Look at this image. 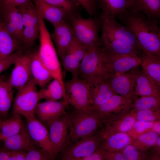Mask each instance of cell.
I'll list each match as a JSON object with an SVG mask.
<instances>
[{
  "label": "cell",
  "mask_w": 160,
  "mask_h": 160,
  "mask_svg": "<svg viewBox=\"0 0 160 160\" xmlns=\"http://www.w3.org/2000/svg\"><path fill=\"white\" fill-rule=\"evenodd\" d=\"M122 24L133 34L142 50L160 57V29L159 23L142 13L126 10L116 15Z\"/></svg>",
  "instance_id": "obj_1"
},
{
  "label": "cell",
  "mask_w": 160,
  "mask_h": 160,
  "mask_svg": "<svg viewBox=\"0 0 160 160\" xmlns=\"http://www.w3.org/2000/svg\"><path fill=\"white\" fill-rule=\"evenodd\" d=\"M101 43L87 48L80 62L79 76L88 84L99 78L106 79L113 73Z\"/></svg>",
  "instance_id": "obj_2"
},
{
  "label": "cell",
  "mask_w": 160,
  "mask_h": 160,
  "mask_svg": "<svg viewBox=\"0 0 160 160\" xmlns=\"http://www.w3.org/2000/svg\"><path fill=\"white\" fill-rule=\"evenodd\" d=\"M103 116L96 110L86 111L75 109L69 114V145L99 132L103 128Z\"/></svg>",
  "instance_id": "obj_3"
},
{
  "label": "cell",
  "mask_w": 160,
  "mask_h": 160,
  "mask_svg": "<svg viewBox=\"0 0 160 160\" xmlns=\"http://www.w3.org/2000/svg\"><path fill=\"white\" fill-rule=\"evenodd\" d=\"M39 47L38 50L41 61L54 79L57 80L65 90L60 63L56 50L44 20L39 13Z\"/></svg>",
  "instance_id": "obj_4"
},
{
  "label": "cell",
  "mask_w": 160,
  "mask_h": 160,
  "mask_svg": "<svg viewBox=\"0 0 160 160\" xmlns=\"http://www.w3.org/2000/svg\"><path fill=\"white\" fill-rule=\"evenodd\" d=\"M66 19L76 38L87 49L100 43L98 34L100 26L97 18H84L78 11L68 13Z\"/></svg>",
  "instance_id": "obj_5"
},
{
  "label": "cell",
  "mask_w": 160,
  "mask_h": 160,
  "mask_svg": "<svg viewBox=\"0 0 160 160\" xmlns=\"http://www.w3.org/2000/svg\"><path fill=\"white\" fill-rule=\"evenodd\" d=\"M100 23L102 40H116L123 41L142 50L135 36L129 29L119 23L115 16L104 12L97 18Z\"/></svg>",
  "instance_id": "obj_6"
},
{
  "label": "cell",
  "mask_w": 160,
  "mask_h": 160,
  "mask_svg": "<svg viewBox=\"0 0 160 160\" xmlns=\"http://www.w3.org/2000/svg\"><path fill=\"white\" fill-rule=\"evenodd\" d=\"M69 104L76 109L91 111L95 110L89 84L79 76L64 82Z\"/></svg>",
  "instance_id": "obj_7"
},
{
  "label": "cell",
  "mask_w": 160,
  "mask_h": 160,
  "mask_svg": "<svg viewBox=\"0 0 160 160\" xmlns=\"http://www.w3.org/2000/svg\"><path fill=\"white\" fill-rule=\"evenodd\" d=\"M36 85L31 77L25 86L17 90L14 100L12 116L18 114L26 119L35 116V109L41 100Z\"/></svg>",
  "instance_id": "obj_8"
},
{
  "label": "cell",
  "mask_w": 160,
  "mask_h": 160,
  "mask_svg": "<svg viewBox=\"0 0 160 160\" xmlns=\"http://www.w3.org/2000/svg\"><path fill=\"white\" fill-rule=\"evenodd\" d=\"M104 138L101 130L82 138L60 153L61 160H81L99 148Z\"/></svg>",
  "instance_id": "obj_9"
},
{
  "label": "cell",
  "mask_w": 160,
  "mask_h": 160,
  "mask_svg": "<svg viewBox=\"0 0 160 160\" xmlns=\"http://www.w3.org/2000/svg\"><path fill=\"white\" fill-rule=\"evenodd\" d=\"M69 114L55 120L49 125V134L54 157L69 145Z\"/></svg>",
  "instance_id": "obj_10"
},
{
  "label": "cell",
  "mask_w": 160,
  "mask_h": 160,
  "mask_svg": "<svg viewBox=\"0 0 160 160\" xmlns=\"http://www.w3.org/2000/svg\"><path fill=\"white\" fill-rule=\"evenodd\" d=\"M0 22L21 48L24 26L21 15L17 8L0 5Z\"/></svg>",
  "instance_id": "obj_11"
},
{
  "label": "cell",
  "mask_w": 160,
  "mask_h": 160,
  "mask_svg": "<svg viewBox=\"0 0 160 160\" xmlns=\"http://www.w3.org/2000/svg\"><path fill=\"white\" fill-rule=\"evenodd\" d=\"M133 100L116 94L104 104L95 108L105 121L124 115L132 109Z\"/></svg>",
  "instance_id": "obj_12"
},
{
  "label": "cell",
  "mask_w": 160,
  "mask_h": 160,
  "mask_svg": "<svg viewBox=\"0 0 160 160\" xmlns=\"http://www.w3.org/2000/svg\"><path fill=\"white\" fill-rule=\"evenodd\" d=\"M68 102L60 101H46L38 103L34 111L36 118L45 126H48L53 121L67 114L65 109Z\"/></svg>",
  "instance_id": "obj_13"
},
{
  "label": "cell",
  "mask_w": 160,
  "mask_h": 160,
  "mask_svg": "<svg viewBox=\"0 0 160 160\" xmlns=\"http://www.w3.org/2000/svg\"><path fill=\"white\" fill-rule=\"evenodd\" d=\"M31 52H21L15 62L14 67L7 81L13 88L18 89L25 86L31 78Z\"/></svg>",
  "instance_id": "obj_14"
},
{
  "label": "cell",
  "mask_w": 160,
  "mask_h": 160,
  "mask_svg": "<svg viewBox=\"0 0 160 160\" xmlns=\"http://www.w3.org/2000/svg\"><path fill=\"white\" fill-rule=\"evenodd\" d=\"M53 26L54 31L50 35L61 61L70 44L75 37V35L71 25L67 19Z\"/></svg>",
  "instance_id": "obj_15"
},
{
  "label": "cell",
  "mask_w": 160,
  "mask_h": 160,
  "mask_svg": "<svg viewBox=\"0 0 160 160\" xmlns=\"http://www.w3.org/2000/svg\"><path fill=\"white\" fill-rule=\"evenodd\" d=\"M29 134L36 145L47 152L54 159L49 132L46 126L34 116L26 119Z\"/></svg>",
  "instance_id": "obj_16"
},
{
  "label": "cell",
  "mask_w": 160,
  "mask_h": 160,
  "mask_svg": "<svg viewBox=\"0 0 160 160\" xmlns=\"http://www.w3.org/2000/svg\"><path fill=\"white\" fill-rule=\"evenodd\" d=\"M106 79L118 94L133 100L135 82L132 73L113 72Z\"/></svg>",
  "instance_id": "obj_17"
},
{
  "label": "cell",
  "mask_w": 160,
  "mask_h": 160,
  "mask_svg": "<svg viewBox=\"0 0 160 160\" xmlns=\"http://www.w3.org/2000/svg\"><path fill=\"white\" fill-rule=\"evenodd\" d=\"M136 113L132 110L122 116L105 121L101 132L104 137L115 133H127L136 121Z\"/></svg>",
  "instance_id": "obj_18"
},
{
  "label": "cell",
  "mask_w": 160,
  "mask_h": 160,
  "mask_svg": "<svg viewBox=\"0 0 160 160\" xmlns=\"http://www.w3.org/2000/svg\"><path fill=\"white\" fill-rule=\"evenodd\" d=\"M135 80L134 100L139 96L160 97V87L143 70L132 73Z\"/></svg>",
  "instance_id": "obj_19"
},
{
  "label": "cell",
  "mask_w": 160,
  "mask_h": 160,
  "mask_svg": "<svg viewBox=\"0 0 160 160\" xmlns=\"http://www.w3.org/2000/svg\"><path fill=\"white\" fill-rule=\"evenodd\" d=\"M89 84L95 109L105 103L112 95L117 94L105 78L96 79Z\"/></svg>",
  "instance_id": "obj_20"
},
{
  "label": "cell",
  "mask_w": 160,
  "mask_h": 160,
  "mask_svg": "<svg viewBox=\"0 0 160 160\" xmlns=\"http://www.w3.org/2000/svg\"><path fill=\"white\" fill-rule=\"evenodd\" d=\"M3 140L4 147L10 151L27 152L32 149L39 148L31 138L26 125L24 124L19 132Z\"/></svg>",
  "instance_id": "obj_21"
},
{
  "label": "cell",
  "mask_w": 160,
  "mask_h": 160,
  "mask_svg": "<svg viewBox=\"0 0 160 160\" xmlns=\"http://www.w3.org/2000/svg\"><path fill=\"white\" fill-rule=\"evenodd\" d=\"M40 16L53 26L66 20L68 12L63 8L50 4L43 0H33Z\"/></svg>",
  "instance_id": "obj_22"
},
{
  "label": "cell",
  "mask_w": 160,
  "mask_h": 160,
  "mask_svg": "<svg viewBox=\"0 0 160 160\" xmlns=\"http://www.w3.org/2000/svg\"><path fill=\"white\" fill-rule=\"evenodd\" d=\"M30 56L31 78L36 85L42 88L44 87L54 78L40 59L38 50L31 52Z\"/></svg>",
  "instance_id": "obj_23"
},
{
  "label": "cell",
  "mask_w": 160,
  "mask_h": 160,
  "mask_svg": "<svg viewBox=\"0 0 160 160\" xmlns=\"http://www.w3.org/2000/svg\"><path fill=\"white\" fill-rule=\"evenodd\" d=\"M143 13L159 23L160 0H129L127 9Z\"/></svg>",
  "instance_id": "obj_24"
},
{
  "label": "cell",
  "mask_w": 160,
  "mask_h": 160,
  "mask_svg": "<svg viewBox=\"0 0 160 160\" xmlns=\"http://www.w3.org/2000/svg\"><path fill=\"white\" fill-rule=\"evenodd\" d=\"M105 52L113 72L126 73L141 64V57L128 55H117Z\"/></svg>",
  "instance_id": "obj_25"
},
{
  "label": "cell",
  "mask_w": 160,
  "mask_h": 160,
  "mask_svg": "<svg viewBox=\"0 0 160 160\" xmlns=\"http://www.w3.org/2000/svg\"><path fill=\"white\" fill-rule=\"evenodd\" d=\"M16 7L21 15L24 30H39L38 13L35 5L32 3L31 0H29Z\"/></svg>",
  "instance_id": "obj_26"
},
{
  "label": "cell",
  "mask_w": 160,
  "mask_h": 160,
  "mask_svg": "<svg viewBox=\"0 0 160 160\" xmlns=\"http://www.w3.org/2000/svg\"><path fill=\"white\" fill-rule=\"evenodd\" d=\"M100 41L102 46L108 53L117 55L141 56L142 51L141 50L123 41L116 40L100 39Z\"/></svg>",
  "instance_id": "obj_27"
},
{
  "label": "cell",
  "mask_w": 160,
  "mask_h": 160,
  "mask_svg": "<svg viewBox=\"0 0 160 160\" xmlns=\"http://www.w3.org/2000/svg\"><path fill=\"white\" fill-rule=\"evenodd\" d=\"M133 140L127 133L120 132L104 137L100 147L106 151H117L122 150Z\"/></svg>",
  "instance_id": "obj_28"
},
{
  "label": "cell",
  "mask_w": 160,
  "mask_h": 160,
  "mask_svg": "<svg viewBox=\"0 0 160 160\" xmlns=\"http://www.w3.org/2000/svg\"><path fill=\"white\" fill-rule=\"evenodd\" d=\"M141 57L143 69L160 87V57L142 51Z\"/></svg>",
  "instance_id": "obj_29"
},
{
  "label": "cell",
  "mask_w": 160,
  "mask_h": 160,
  "mask_svg": "<svg viewBox=\"0 0 160 160\" xmlns=\"http://www.w3.org/2000/svg\"><path fill=\"white\" fill-rule=\"evenodd\" d=\"M20 49L19 45L0 22V60L8 58Z\"/></svg>",
  "instance_id": "obj_30"
},
{
  "label": "cell",
  "mask_w": 160,
  "mask_h": 160,
  "mask_svg": "<svg viewBox=\"0 0 160 160\" xmlns=\"http://www.w3.org/2000/svg\"><path fill=\"white\" fill-rule=\"evenodd\" d=\"M39 92L41 100L44 99L46 101H54L63 99L68 102L65 90L56 79H54L46 86L42 87Z\"/></svg>",
  "instance_id": "obj_31"
},
{
  "label": "cell",
  "mask_w": 160,
  "mask_h": 160,
  "mask_svg": "<svg viewBox=\"0 0 160 160\" xmlns=\"http://www.w3.org/2000/svg\"><path fill=\"white\" fill-rule=\"evenodd\" d=\"M13 88L0 76V119L8 115L13 100Z\"/></svg>",
  "instance_id": "obj_32"
},
{
  "label": "cell",
  "mask_w": 160,
  "mask_h": 160,
  "mask_svg": "<svg viewBox=\"0 0 160 160\" xmlns=\"http://www.w3.org/2000/svg\"><path fill=\"white\" fill-rule=\"evenodd\" d=\"M21 115L15 114L9 118L0 121V130L3 140L19 132L23 127V123Z\"/></svg>",
  "instance_id": "obj_33"
},
{
  "label": "cell",
  "mask_w": 160,
  "mask_h": 160,
  "mask_svg": "<svg viewBox=\"0 0 160 160\" xmlns=\"http://www.w3.org/2000/svg\"><path fill=\"white\" fill-rule=\"evenodd\" d=\"M129 0H95L102 12L116 16L127 9Z\"/></svg>",
  "instance_id": "obj_34"
},
{
  "label": "cell",
  "mask_w": 160,
  "mask_h": 160,
  "mask_svg": "<svg viewBox=\"0 0 160 160\" xmlns=\"http://www.w3.org/2000/svg\"><path fill=\"white\" fill-rule=\"evenodd\" d=\"M160 109V97L150 96H140L134 100L132 110L137 112L145 109Z\"/></svg>",
  "instance_id": "obj_35"
},
{
  "label": "cell",
  "mask_w": 160,
  "mask_h": 160,
  "mask_svg": "<svg viewBox=\"0 0 160 160\" xmlns=\"http://www.w3.org/2000/svg\"><path fill=\"white\" fill-rule=\"evenodd\" d=\"M159 136L157 133L150 131L133 139L131 144L141 152L151 148Z\"/></svg>",
  "instance_id": "obj_36"
},
{
  "label": "cell",
  "mask_w": 160,
  "mask_h": 160,
  "mask_svg": "<svg viewBox=\"0 0 160 160\" xmlns=\"http://www.w3.org/2000/svg\"><path fill=\"white\" fill-rule=\"evenodd\" d=\"M156 122L136 121L131 130L127 133L132 139H135L140 135L151 131Z\"/></svg>",
  "instance_id": "obj_37"
},
{
  "label": "cell",
  "mask_w": 160,
  "mask_h": 160,
  "mask_svg": "<svg viewBox=\"0 0 160 160\" xmlns=\"http://www.w3.org/2000/svg\"><path fill=\"white\" fill-rule=\"evenodd\" d=\"M61 61L64 68L71 74L72 77L79 76L80 62L72 55L66 52Z\"/></svg>",
  "instance_id": "obj_38"
},
{
  "label": "cell",
  "mask_w": 160,
  "mask_h": 160,
  "mask_svg": "<svg viewBox=\"0 0 160 160\" xmlns=\"http://www.w3.org/2000/svg\"><path fill=\"white\" fill-rule=\"evenodd\" d=\"M136 113V121L148 122L160 121V109L142 110Z\"/></svg>",
  "instance_id": "obj_39"
},
{
  "label": "cell",
  "mask_w": 160,
  "mask_h": 160,
  "mask_svg": "<svg viewBox=\"0 0 160 160\" xmlns=\"http://www.w3.org/2000/svg\"><path fill=\"white\" fill-rule=\"evenodd\" d=\"M87 50V48L75 37L70 44L66 52L72 55L77 60L81 62Z\"/></svg>",
  "instance_id": "obj_40"
},
{
  "label": "cell",
  "mask_w": 160,
  "mask_h": 160,
  "mask_svg": "<svg viewBox=\"0 0 160 160\" xmlns=\"http://www.w3.org/2000/svg\"><path fill=\"white\" fill-rule=\"evenodd\" d=\"M46 2L65 9L68 13L78 11L80 5L75 0H43Z\"/></svg>",
  "instance_id": "obj_41"
},
{
  "label": "cell",
  "mask_w": 160,
  "mask_h": 160,
  "mask_svg": "<svg viewBox=\"0 0 160 160\" xmlns=\"http://www.w3.org/2000/svg\"><path fill=\"white\" fill-rule=\"evenodd\" d=\"M54 159L46 151L37 148L26 152L25 160H51Z\"/></svg>",
  "instance_id": "obj_42"
},
{
  "label": "cell",
  "mask_w": 160,
  "mask_h": 160,
  "mask_svg": "<svg viewBox=\"0 0 160 160\" xmlns=\"http://www.w3.org/2000/svg\"><path fill=\"white\" fill-rule=\"evenodd\" d=\"M126 160H143L141 152L131 144H129L122 149Z\"/></svg>",
  "instance_id": "obj_43"
},
{
  "label": "cell",
  "mask_w": 160,
  "mask_h": 160,
  "mask_svg": "<svg viewBox=\"0 0 160 160\" xmlns=\"http://www.w3.org/2000/svg\"><path fill=\"white\" fill-rule=\"evenodd\" d=\"M89 14L96 15L97 12L95 0H75Z\"/></svg>",
  "instance_id": "obj_44"
},
{
  "label": "cell",
  "mask_w": 160,
  "mask_h": 160,
  "mask_svg": "<svg viewBox=\"0 0 160 160\" xmlns=\"http://www.w3.org/2000/svg\"><path fill=\"white\" fill-rule=\"evenodd\" d=\"M21 49H20L8 58L3 60H0V76L1 74L4 71L14 65L17 58L21 52Z\"/></svg>",
  "instance_id": "obj_45"
},
{
  "label": "cell",
  "mask_w": 160,
  "mask_h": 160,
  "mask_svg": "<svg viewBox=\"0 0 160 160\" xmlns=\"http://www.w3.org/2000/svg\"><path fill=\"white\" fill-rule=\"evenodd\" d=\"M103 150L104 160H126L122 150L112 151Z\"/></svg>",
  "instance_id": "obj_46"
},
{
  "label": "cell",
  "mask_w": 160,
  "mask_h": 160,
  "mask_svg": "<svg viewBox=\"0 0 160 160\" xmlns=\"http://www.w3.org/2000/svg\"><path fill=\"white\" fill-rule=\"evenodd\" d=\"M143 160H160V154L152 147L141 152Z\"/></svg>",
  "instance_id": "obj_47"
},
{
  "label": "cell",
  "mask_w": 160,
  "mask_h": 160,
  "mask_svg": "<svg viewBox=\"0 0 160 160\" xmlns=\"http://www.w3.org/2000/svg\"><path fill=\"white\" fill-rule=\"evenodd\" d=\"M81 160H104L103 150L100 148L89 155Z\"/></svg>",
  "instance_id": "obj_48"
},
{
  "label": "cell",
  "mask_w": 160,
  "mask_h": 160,
  "mask_svg": "<svg viewBox=\"0 0 160 160\" xmlns=\"http://www.w3.org/2000/svg\"><path fill=\"white\" fill-rule=\"evenodd\" d=\"M29 0H1L0 5L9 7H17Z\"/></svg>",
  "instance_id": "obj_49"
},
{
  "label": "cell",
  "mask_w": 160,
  "mask_h": 160,
  "mask_svg": "<svg viewBox=\"0 0 160 160\" xmlns=\"http://www.w3.org/2000/svg\"><path fill=\"white\" fill-rule=\"evenodd\" d=\"M26 152L19 151H11L9 160H25Z\"/></svg>",
  "instance_id": "obj_50"
},
{
  "label": "cell",
  "mask_w": 160,
  "mask_h": 160,
  "mask_svg": "<svg viewBox=\"0 0 160 160\" xmlns=\"http://www.w3.org/2000/svg\"><path fill=\"white\" fill-rule=\"evenodd\" d=\"M11 151L3 147L0 149V160H9Z\"/></svg>",
  "instance_id": "obj_51"
},
{
  "label": "cell",
  "mask_w": 160,
  "mask_h": 160,
  "mask_svg": "<svg viewBox=\"0 0 160 160\" xmlns=\"http://www.w3.org/2000/svg\"><path fill=\"white\" fill-rule=\"evenodd\" d=\"M151 131L155 132L159 135H160V121L156 122Z\"/></svg>",
  "instance_id": "obj_52"
},
{
  "label": "cell",
  "mask_w": 160,
  "mask_h": 160,
  "mask_svg": "<svg viewBox=\"0 0 160 160\" xmlns=\"http://www.w3.org/2000/svg\"><path fill=\"white\" fill-rule=\"evenodd\" d=\"M2 139H3V137H2V134L1 131H0V140H2Z\"/></svg>",
  "instance_id": "obj_53"
},
{
  "label": "cell",
  "mask_w": 160,
  "mask_h": 160,
  "mask_svg": "<svg viewBox=\"0 0 160 160\" xmlns=\"http://www.w3.org/2000/svg\"><path fill=\"white\" fill-rule=\"evenodd\" d=\"M1 120V119H0V121Z\"/></svg>",
  "instance_id": "obj_54"
},
{
  "label": "cell",
  "mask_w": 160,
  "mask_h": 160,
  "mask_svg": "<svg viewBox=\"0 0 160 160\" xmlns=\"http://www.w3.org/2000/svg\"><path fill=\"white\" fill-rule=\"evenodd\" d=\"M1 0H0V1Z\"/></svg>",
  "instance_id": "obj_55"
}]
</instances>
